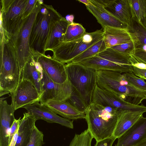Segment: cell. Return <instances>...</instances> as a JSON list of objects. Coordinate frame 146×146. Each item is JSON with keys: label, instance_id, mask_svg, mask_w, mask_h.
<instances>
[{"label": "cell", "instance_id": "1", "mask_svg": "<svg viewBox=\"0 0 146 146\" xmlns=\"http://www.w3.org/2000/svg\"><path fill=\"white\" fill-rule=\"evenodd\" d=\"M40 1V8L33 25L30 40V49L35 57L45 55V49L50 30L63 17L52 5Z\"/></svg>", "mask_w": 146, "mask_h": 146}, {"label": "cell", "instance_id": "2", "mask_svg": "<svg viewBox=\"0 0 146 146\" xmlns=\"http://www.w3.org/2000/svg\"><path fill=\"white\" fill-rule=\"evenodd\" d=\"M21 80L16 50L13 41L0 35V96L15 90Z\"/></svg>", "mask_w": 146, "mask_h": 146}, {"label": "cell", "instance_id": "3", "mask_svg": "<svg viewBox=\"0 0 146 146\" xmlns=\"http://www.w3.org/2000/svg\"><path fill=\"white\" fill-rule=\"evenodd\" d=\"M119 110L111 107L92 103L86 113L88 129L96 141L113 135Z\"/></svg>", "mask_w": 146, "mask_h": 146}, {"label": "cell", "instance_id": "4", "mask_svg": "<svg viewBox=\"0 0 146 146\" xmlns=\"http://www.w3.org/2000/svg\"><path fill=\"white\" fill-rule=\"evenodd\" d=\"M65 65L73 91L88 108L92 103L93 92L97 85L96 70L78 63L70 62Z\"/></svg>", "mask_w": 146, "mask_h": 146}, {"label": "cell", "instance_id": "5", "mask_svg": "<svg viewBox=\"0 0 146 146\" xmlns=\"http://www.w3.org/2000/svg\"><path fill=\"white\" fill-rule=\"evenodd\" d=\"M104 38L102 29L86 32L82 36L72 41L63 42L53 49L52 58L65 64L89 47Z\"/></svg>", "mask_w": 146, "mask_h": 146}, {"label": "cell", "instance_id": "6", "mask_svg": "<svg viewBox=\"0 0 146 146\" xmlns=\"http://www.w3.org/2000/svg\"><path fill=\"white\" fill-rule=\"evenodd\" d=\"M40 5V0H38L34 10L25 19L17 35L12 40L17 52L21 76L25 64L32 58H35L30 49V40L32 28Z\"/></svg>", "mask_w": 146, "mask_h": 146}, {"label": "cell", "instance_id": "7", "mask_svg": "<svg viewBox=\"0 0 146 146\" xmlns=\"http://www.w3.org/2000/svg\"><path fill=\"white\" fill-rule=\"evenodd\" d=\"M28 0H14L6 11L1 12V32L6 39L13 40L21 28L25 19L24 9Z\"/></svg>", "mask_w": 146, "mask_h": 146}, {"label": "cell", "instance_id": "8", "mask_svg": "<svg viewBox=\"0 0 146 146\" xmlns=\"http://www.w3.org/2000/svg\"><path fill=\"white\" fill-rule=\"evenodd\" d=\"M40 71L43 88V92L39 100L41 104L44 105L49 100L66 101L70 98L73 89L68 78L63 83H56L48 77L40 66Z\"/></svg>", "mask_w": 146, "mask_h": 146}, {"label": "cell", "instance_id": "9", "mask_svg": "<svg viewBox=\"0 0 146 146\" xmlns=\"http://www.w3.org/2000/svg\"><path fill=\"white\" fill-rule=\"evenodd\" d=\"M92 103L110 107L118 110L144 111L146 110L144 105L128 102L115 93L101 88L97 85L93 92Z\"/></svg>", "mask_w": 146, "mask_h": 146}, {"label": "cell", "instance_id": "10", "mask_svg": "<svg viewBox=\"0 0 146 146\" xmlns=\"http://www.w3.org/2000/svg\"><path fill=\"white\" fill-rule=\"evenodd\" d=\"M11 104L15 110L39 102L40 96L32 83L21 79L16 89L11 93Z\"/></svg>", "mask_w": 146, "mask_h": 146}, {"label": "cell", "instance_id": "11", "mask_svg": "<svg viewBox=\"0 0 146 146\" xmlns=\"http://www.w3.org/2000/svg\"><path fill=\"white\" fill-rule=\"evenodd\" d=\"M27 112L33 115L36 120L41 119L50 123H55L71 129H73V120L58 115L44 105L39 102L23 107Z\"/></svg>", "mask_w": 146, "mask_h": 146}, {"label": "cell", "instance_id": "12", "mask_svg": "<svg viewBox=\"0 0 146 146\" xmlns=\"http://www.w3.org/2000/svg\"><path fill=\"white\" fill-rule=\"evenodd\" d=\"M42 70L53 82L62 83L68 79L65 64L46 55L35 57Z\"/></svg>", "mask_w": 146, "mask_h": 146}, {"label": "cell", "instance_id": "13", "mask_svg": "<svg viewBox=\"0 0 146 146\" xmlns=\"http://www.w3.org/2000/svg\"><path fill=\"white\" fill-rule=\"evenodd\" d=\"M117 139L115 146H135L146 140V117L142 115Z\"/></svg>", "mask_w": 146, "mask_h": 146}, {"label": "cell", "instance_id": "14", "mask_svg": "<svg viewBox=\"0 0 146 146\" xmlns=\"http://www.w3.org/2000/svg\"><path fill=\"white\" fill-rule=\"evenodd\" d=\"M5 98L0 100V146H9V139L11 126L15 119V110L13 105L8 104Z\"/></svg>", "mask_w": 146, "mask_h": 146}, {"label": "cell", "instance_id": "15", "mask_svg": "<svg viewBox=\"0 0 146 146\" xmlns=\"http://www.w3.org/2000/svg\"><path fill=\"white\" fill-rule=\"evenodd\" d=\"M108 13L127 26L132 19L128 0H96Z\"/></svg>", "mask_w": 146, "mask_h": 146}, {"label": "cell", "instance_id": "16", "mask_svg": "<svg viewBox=\"0 0 146 146\" xmlns=\"http://www.w3.org/2000/svg\"><path fill=\"white\" fill-rule=\"evenodd\" d=\"M89 5L86 6L87 9L97 19L102 29L108 26L125 29L127 25L107 12L103 6L96 0H90Z\"/></svg>", "mask_w": 146, "mask_h": 146}, {"label": "cell", "instance_id": "17", "mask_svg": "<svg viewBox=\"0 0 146 146\" xmlns=\"http://www.w3.org/2000/svg\"><path fill=\"white\" fill-rule=\"evenodd\" d=\"M103 29L104 38L107 48L132 41L136 42L135 37L127 28L107 26Z\"/></svg>", "mask_w": 146, "mask_h": 146}, {"label": "cell", "instance_id": "18", "mask_svg": "<svg viewBox=\"0 0 146 146\" xmlns=\"http://www.w3.org/2000/svg\"><path fill=\"white\" fill-rule=\"evenodd\" d=\"M96 70H109L121 73L132 72L133 68L121 65L103 58L97 54L78 63Z\"/></svg>", "mask_w": 146, "mask_h": 146}, {"label": "cell", "instance_id": "19", "mask_svg": "<svg viewBox=\"0 0 146 146\" xmlns=\"http://www.w3.org/2000/svg\"><path fill=\"white\" fill-rule=\"evenodd\" d=\"M44 105L56 114L70 120L85 119L86 113L66 101L49 100Z\"/></svg>", "mask_w": 146, "mask_h": 146}, {"label": "cell", "instance_id": "20", "mask_svg": "<svg viewBox=\"0 0 146 146\" xmlns=\"http://www.w3.org/2000/svg\"><path fill=\"white\" fill-rule=\"evenodd\" d=\"M142 111L119 110L117 124L113 136L116 139L121 136L143 115Z\"/></svg>", "mask_w": 146, "mask_h": 146}, {"label": "cell", "instance_id": "21", "mask_svg": "<svg viewBox=\"0 0 146 146\" xmlns=\"http://www.w3.org/2000/svg\"><path fill=\"white\" fill-rule=\"evenodd\" d=\"M70 23L63 17L52 27L50 31L45 50L52 51L64 42L65 34Z\"/></svg>", "mask_w": 146, "mask_h": 146}, {"label": "cell", "instance_id": "22", "mask_svg": "<svg viewBox=\"0 0 146 146\" xmlns=\"http://www.w3.org/2000/svg\"><path fill=\"white\" fill-rule=\"evenodd\" d=\"M40 68V65L35 58H32L24 66L21 74V79L31 82L40 96L43 92V88Z\"/></svg>", "mask_w": 146, "mask_h": 146}, {"label": "cell", "instance_id": "23", "mask_svg": "<svg viewBox=\"0 0 146 146\" xmlns=\"http://www.w3.org/2000/svg\"><path fill=\"white\" fill-rule=\"evenodd\" d=\"M36 121L34 117L25 112L20 124L15 146H27Z\"/></svg>", "mask_w": 146, "mask_h": 146}, {"label": "cell", "instance_id": "24", "mask_svg": "<svg viewBox=\"0 0 146 146\" xmlns=\"http://www.w3.org/2000/svg\"><path fill=\"white\" fill-rule=\"evenodd\" d=\"M127 28L136 38L135 49H141L146 52V28L135 18H132Z\"/></svg>", "mask_w": 146, "mask_h": 146}, {"label": "cell", "instance_id": "25", "mask_svg": "<svg viewBox=\"0 0 146 146\" xmlns=\"http://www.w3.org/2000/svg\"><path fill=\"white\" fill-rule=\"evenodd\" d=\"M100 57L115 63L133 68L130 62V55L120 52L111 48H107L98 54Z\"/></svg>", "mask_w": 146, "mask_h": 146}, {"label": "cell", "instance_id": "26", "mask_svg": "<svg viewBox=\"0 0 146 146\" xmlns=\"http://www.w3.org/2000/svg\"><path fill=\"white\" fill-rule=\"evenodd\" d=\"M107 48L103 38L73 59L69 63H78L83 60L98 54Z\"/></svg>", "mask_w": 146, "mask_h": 146}, {"label": "cell", "instance_id": "27", "mask_svg": "<svg viewBox=\"0 0 146 146\" xmlns=\"http://www.w3.org/2000/svg\"><path fill=\"white\" fill-rule=\"evenodd\" d=\"M86 33V29L80 24L74 22L70 23L65 34L63 42L78 39Z\"/></svg>", "mask_w": 146, "mask_h": 146}, {"label": "cell", "instance_id": "28", "mask_svg": "<svg viewBox=\"0 0 146 146\" xmlns=\"http://www.w3.org/2000/svg\"><path fill=\"white\" fill-rule=\"evenodd\" d=\"M131 11L132 18L139 21L146 14V0H128Z\"/></svg>", "mask_w": 146, "mask_h": 146}, {"label": "cell", "instance_id": "29", "mask_svg": "<svg viewBox=\"0 0 146 146\" xmlns=\"http://www.w3.org/2000/svg\"><path fill=\"white\" fill-rule=\"evenodd\" d=\"M93 138L87 129L80 134H76L69 146H91Z\"/></svg>", "mask_w": 146, "mask_h": 146}, {"label": "cell", "instance_id": "30", "mask_svg": "<svg viewBox=\"0 0 146 146\" xmlns=\"http://www.w3.org/2000/svg\"><path fill=\"white\" fill-rule=\"evenodd\" d=\"M125 79L136 88L146 91V82L144 80L136 76L133 72L123 74Z\"/></svg>", "mask_w": 146, "mask_h": 146}, {"label": "cell", "instance_id": "31", "mask_svg": "<svg viewBox=\"0 0 146 146\" xmlns=\"http://www.w3.org/2000/svg\"><path fill=\"white\" fill-rule=\"evenodd\" d=\"M44 134L35 125L33 129L31 138L27 146H42L45 144Z\"/></svg>", "mask_w": 146, "mask_h": 146}, {"label": "cell", "instance_id": "32", "mask_svg": "<svg viewBox=\"0 0 146 146\" xmlns=\"http://www.w3.org/2000/svg\"><path fill=\"white\" fill-rule=\"evenodd\" d=\"M136 42L132 41L126 43L116 45L110 48L119 52L129 54L136 48Z\"/></svg>", "mask_w": 146, "mask_h": 146}, {"label": "cell", "instance_id": "33", "mask_svg": "<svg viewBox=\"0 0 146 146\" xmlns=\"http://www.w3.org/2000/svg\"><path fill=\"white\" fill-rule=\"evenodd\" d=\"M38 0H28L23 12L24 19L28 17L34 10Z\"/></svg>", "mask_w": 146, "mask_h": 146}, {"label": "cell", "instance_id": "34", "mask_svg": "<svg viewBox=\"0 0 146 146\" xmlns=\"http://www.w3.org/2000/svg\"><path fill=\"white\" fill-rule=\"evenodd\" d=\"M130 55L138 62L146 64V52L141 49L134 50Z\"/></svg>", "mask_w": 146, "mask_h": 146}, {"label": "cell", "instance_id": "35", "mask_svg": "<svg viewBox=\"0 0 146 146\" xmlns=\"http://www.w3.org/2000/svg\"><path fill=\"white\" fill-rule=\"evenodd\" d=\"M116 139L112 135L111 137L96 141L94 146H112Z\"/></svg>", "mask_w": 146, "mask_h": 146}, {"label": "cell", "instance_id": "36", "mask_svg": "<svg viewBox=\"0 0 146 146\" xmlns=\"http://www.w3.org/2000/svg\"><path fill=\"white\" fill-rule=\"evenodd\" d=\"M132 72L134 74L144 80H146V69H140L132 66Z\"/></svg>", "mask_w": 146, "mask_h": 146}, {"label": "cell", "instance_id": "37", "mask_svg": "<svg viewBox=\"0 0 146 146\" xmlns=\"http://www.w3.org/2000/svg\"><path fill=\"white\" fill-rule=\"evenodd\" d=\"M130 61L132 65L139 68L146 69V64L138 62L131 55Z\"/></svg>", "mask_w": 146, "mask_h": 146}, {"label": "cell", "instance_id": "38", "mask_svg": "<svg viewBox=\"0 0 146 146\" xmlns=\"http://www.w3.org/2000/svg\"><path fill=\"white\" fill-rule=\"evenodd\" d=\"M14 0H1V12H3L7 10Z\"/></svg>", "mask_w": 146, "mask_h": 146}, {"label": "cell", "instance_id": "39", "mask_svg": "<svg viewBox=\"0 0 146 146\" xmlns=\"http://www.w3.org/2000/svg\"><path fill=\"white\" fill-rule=\"evenodd\" d=\"M18 130L19 129L14 135L9 146H15L18 136Z\"/></svg>", "mask_w": 146, "mask_h": 146}, {"label": "cell", "instance_id": "40", "mask_svg": "<svg viewBox=\"0 0 146 146\" xmlns=\"http://www.w3.org/2000/svg\"><path fill=\"white\" fill-rule=\"evenodd\" d=\"M66 19L67 21L70 23H73V20L74 19V16L72 15H68L66 17Z\"/></svg>", "mask_w": 146, "mask_h": 146}, {"label": "cell", "instance_id": "41", "mask_svg": "<svg viewBox=\"0 0 146 146\" xmlns=\"http://www.w3.org/2000/svg\"><path fill=\"white\" fill-rule=\"evenodd\" d=\"M78 1L80 2H81L84 4L86 6H87L89 5L90 3V0H78Z\"/></svg>", "mask_w": 146, "mask_h": 146}, {"label": "cell", "instance_id": "42", "mask_svg": "<svg viewBox=\"0 0 146 146\" xmlns=\"http://www.w3.org/2000/svg\"><path fill=\"white\" fill-rule=\"evenodd\" d=\"M141 22L142 25L146 28V14L145 16L142 19Z\"/></svg>", "mask_w": 146, "mask_h": 146}, {"label": "cell", "instance_id": "43", "mask_svg": "<svg viewBox=\"0 0 146 146\" xmlns=\"http://www.w3.org/2000/svg\"><path fill=\"white\" fill-rule=\"evenodd\" d=\"M135 146H146V140L141 142Z\"/></svg>", "mask_w": 146, "mask_h": 146}]
</instances>
